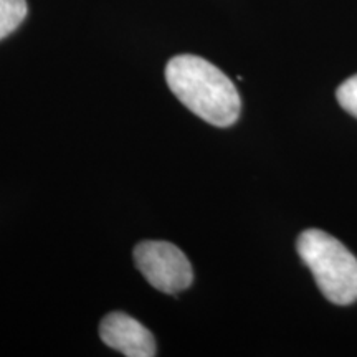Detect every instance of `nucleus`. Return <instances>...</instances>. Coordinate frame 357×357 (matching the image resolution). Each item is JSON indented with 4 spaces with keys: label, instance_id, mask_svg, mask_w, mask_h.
Returning a JSON list of instances; mask_svg holds the SVG:
<instances>
[{
    "label": "nucleus",
    "instance_id": "obj_3",
    "mask_svg": "<svg viewBox=\"0 0 357 357\" xmlns=\"http://www.w3.org/2000/svg\"><path fill=\"white\" fill-rule=\"evenodd\" d=\"M134 261L147 283L162 293L184 291L194 280V270L184 252L169 242L146 240L137 243L134 248Z\"/></svg>",
    "mask_w": 357,
    "mask_h": 357
},
{
    "label": "nucleus",
    "instance_id": "obj_5",
    "mask_svg": "<svg viewBox=\"0 0 357 357\" xmlns=\"http://www.w3.org/2000/svg\"><path fill=\"white\" fill-rule=\"evenodd\" d=\"M25 17V0H0V40L15 32Z\"/></svg>",
    "mask_w": 357,
    "mask_h": 357
},
{
    "label": "nucleus",
    "instance_id": "obj_4",
    "mask_svg": "<svg viewBox=\"0 0 357 357\" xmlns=\"http://www.w3.org/2000/svg\"><path fill=\"white\" fill-rule=\"evenodd\" d=\"M100 336L106 346L128 357H153L158 354L153 333L126 312H109L101 321Z\"/></svg>",
    "mask_w": 357,
    "mask_h": 357
},
{
    "label": "nucleus",
    "instance_id": "obj_2",
    "mask_svg": "<svg viewBox=\"0 0 357 357\" xmlns=\"http://www.w3.org/2000/svg\"><path fill=\"white\" fill-rule=\"evenodd\" d=\"M296 248L326 300L334 305H351L357 300V260L339 240L323 230L310 229L300 235Z\"/></svg>",
    "mask_w": 357,
    "mask_h": 357
},
{
    "label": "nucleus",
    "instance_id": "obj_6",
    "mask_svg": "<svg viewBox=\"0 0 357 357\" xmlns=\"http://www.w3.org/2000/svg\"><path fill=\"white\" fill-rule=\"evenodd\" d=\"M339 105L344 108L347 113L357 118V75L347 78L336 91Z\"/></svg>",
    "mask_w": 357,
    "mask_h": 357
},
{
    "label": "nucleus",
    "instance_id": "obj_1",
    "mask_svg": "<svg viewBox=\"0 0 357 357\" xmlns=\"http://www.w3.org/2000/svg\"><path fill=\"white\" fill-rule=\"evenodd\" d=\"M166 82L177 100L204 121L227 128L238 119V91L211 61L195 55L174 56L166 66Z\"/></svg>",
    "mask_w": 357,
    "mask_h": 357
}]
</instances>
